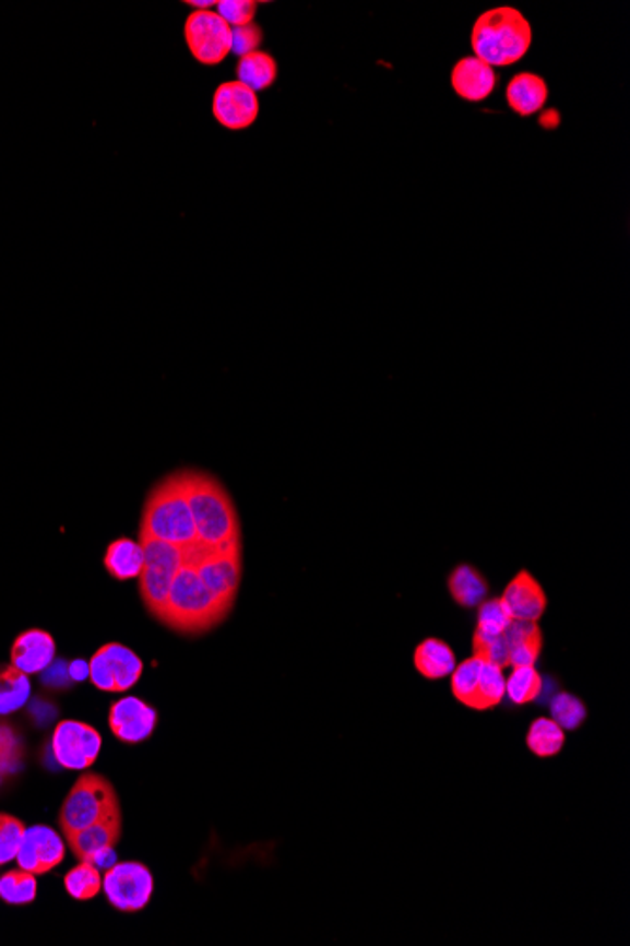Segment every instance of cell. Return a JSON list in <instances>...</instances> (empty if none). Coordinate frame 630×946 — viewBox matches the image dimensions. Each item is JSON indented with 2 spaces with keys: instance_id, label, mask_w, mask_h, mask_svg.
Masks as SVG:
<instances>
[{
  "instance_id": "obj_1",
  "label": "cell",
  "mask_w": 630,
  "mask_h": 946,
  "mask_svg": "<svg viewBox=\"0 0 630 946\" xmlns=\"http://www.w3.org/2000/svg\"><path fill=\"white\" fill-rule=\"evenodd\" d=\"M180 486L188 497L197 529V543L206 548H227L242 543V528L235 502L212 474L201 471H178Z\"/></svg>"
},
{
  "instance_id": "obj_2",
  "label": "cell",
  "mask_w": 630,
  "mask_h": 946,
  "mask_svg": "<svg viewBox=\"0 0 630 946\" xmlns=\"http://www.w3.org/2000/svg\"><path fill=\"white\" fill-rule=\"evenodd\" d=\"M230 611L233 605L202 582L193 565L183 564L174 577L159 622L178 634L201 635L222 624Z\"/></svg>"
},
{
  "instance_id": "obj_3",
  "label": "cell",
  "mask_w": 630,
  "mask_h": 946,
  "mask_svg": "<svg viewBox=\"0 0 630 946\" xmlns=\"http://www.w3.org/2000/svg\"><path fill=\"white\" fill-rule=\"evenodd\" d=\"M471 43L479 61L489 67H510L531 49L533 27L518 8H492L474 23Z\"/></svg>"
},
{
  "instance_id": "obj_4",
  "label": "cell",
  "mask_w": 630,
  "mask_h": 946,
  "mask_svg": "<svg viewBox=\"0 0 630 946\" xmlns=\"http://www.w3.org/2000/svg\"><path fill=\"white\" fill-rule=\"evenodd\" d=\"M140 535L152 536L180 548L197 544L193 515L188 497L181 489L178 473L168 474L152 487L142 512Z\"/></svg>"
},
{
  "instance_id": "obj_5",
  "label": "cell",
  "mask_w": 630,
  "mask_h": 946,
  "mask_svg": "<svg viewBox=\"0 0 630 946\" xmlns=\"http://www.w3.org/2000/svg\"><path fill=\"white\" fill-rule=\"evenodd\" d=\"M121 811L118 792L98 772H84L61 805L59 824L64 839Z\"/></svg>"
},
{
  "instance_id": "obj_6",
  "label": "cell",
  "mask_w": 630,
  "mask_h": 946,
  "mask_svg": "<svg viewBox=\"0 0 630 946\" xmlns=\"http://www.w3.org/2000/svg\"><path fill=\"white\" fill-rule=\"evenodd\" d=\"M144 548V567L139 577L140 598L153 618L161 619L176 572L186 564V552L180 546L163 543L152 536L140 535Z\"/></svg>"
},
{
  "instance_id": "obj_7",
  "label": "cell",
  "mask_w": 630,
  "mask_h": 946,
  "mask_svg": "<svg viewBox=\"0 0 630 946\" xmlns=\"http://www.w3.org/2000/svg\"><path fill=\"white\" fill-rule=\"evenodd\" d=\"M183 552L186 564L193 565L202 582L225 603L235 605L242 580V543L230 544L227 548H206L197 543Z\"/></svg>"
},
{
  "instance_id": "obj_8",
  "label": "cell",
  "mask_w": 630,
  "mask_h": 946,
  "mask_svg": "<svg viewBox=\"0 0 630 946\" xmlns=\"http://www.w3.org/2000/svg\"><path fill=\"white\" fill-rule=\"evenodd\" d=\"M186 43L197 63L215 67L233 51V27L212 10H194L183 27Z\"/></svg>"
},
{
  "instance_id": "obj_9",
  "label": "cell",
  "mask_w": 630,
  "mask_h": 946,
  "mask_svg": "<svg viewBox=\"0 0 630 946\" xmlns=\"http://www.w3.org/2000/svg\"><path fill=\"white\" fill-rule=\"evenodd\" d=\"M142 673L144 663L140 655L119 642H108L91 655L90 681L100 691H129L139 684Z\"/></svg>"
},
{
  "instance_id": "obj_10",
  "label": "cell",
  "mask_w": 630,
  "mask_h": 946,
  "mask_svg": "<svg viewBox=\"0 0 630 946\" xmlns=\"http://www.w3.org/2000/svg\"><path fill=\"white\" fill-rule=\"evenodd\" d=\"M155 880L144 863H114L103 877V891L114 909L139 912L152 901Z\"/></svg>"
},
{
  "instance_id": "obj_11",
  "label": "cell",
  "mask_w": 630,
  "mask_h": 946,
  "mask_svg": "<svg viewBox=\"0 0 630 946\" xmlns=\"http://www.w3.org/2000/svg\"><path fill=\"white\" fill-rule=\"evenodd\" d=\"M103 737L93 725L78 720H63L57 724L51 737V752L59 766L69 771H84L97 761Z\"/></svg>"
},
{
  "instance_id": "obj_12",
  "label": "cell",
  "mask_w": 630,
  "mask_h": 946,
  "mask_svg": "<svg viewBox=\"0 0 630 946\" xmlns=\"http://www.w3.org/2000/svg\"><path fill=\"white\" fill-rule=\"evenodd\" d=\"M259 97L248 85L225 82L215 90L212 98V114L229 131H243L259 118Z\"/></svg>"
},
{
  "instance_id": "obj_13",
  "label": "cell",
  "mask_w": 630,
  "mask_h": 946,
  "mask_svg": "<svg viewBox=\"0 0 630 946\" xmlns=\"http://www.w3.org/2000/svg\"><path fill=\"white\" fill-rule=\"evenodd\" d=\"M123 836V815L121 811L106 816L90 828L78 831L67 839L72 854L80 862L95 863L97 867L106 865V858H114V849Z\"/></svg>"
},
{
  "instance_id": "obj_14",
  "label": "cell",
  "mask_w": 630,
  "mask_h": 946,
  "mask_svg": "<svg viewBox=\"0 0 630 946\" xmlns=\"http://www.w3.org/2000/svg\"><path fill=\"white\" fill-rule=\"evenodd\" d=\"M159 714L140 697H123L111 705L108 724L116 738L126 745H139L152 737Z\"/></svg>"
},
{
  "instance_id": "obj_15",
  "label": "cell",
  "mask_w": 630,
  "mask_h": 946,
  "mask_svg": "<svg viewBox=\"0 0 630 946\" xmlns=\"http://www.w3.org/2000/svg\"><path fill=\"white\" fill-rule=\"evenodd\" d=\"M63 837L57 833L56 829L48 826H33L25 829L22 847L17 852V867L31 871L35 875H46L49 871L56 870L57 865H61L64 860Z\"/></svg>"
},
{
  "instance_id": "obj_16",
  "label": "cell",
  "mask_w": 630,
  "mask_h": 946,
  "mask_svg": "<svg viewBox=\"0 0 630 946\" xmlns=\"http://www.w3.org/2000/svg\"><path fill=\"white\" fill-rule=\"evenodd\" d=\"M508 613L521 622H538L547 608V595L533 572H518L500 595Z\"/></svg>"
},
{
  "instance_id": "obj_17",
  "label": "cell",
  "mask_w": 630,
  "mask_h": 946,
  "mask_svg": "<svg viewBox=\"0 0 630 946\" xmlns=\"http://www.w3.org/2000/svg\"><path fill=\"white\" fill-rule=\"evenodd\" d=\"M56 640L44 629H27L15 637L10 663L25 675H38L56 660Z\"/></svg>"
},
{
  "instance_id": "obj_18",
  "label": "cell",
  "mask_w": 630,
  "mask_h": 946,
  "mask_svg": "<svg viewBox=\"0 0 630 946\" xmlns=\"http://www.w3.org/2000/svg\"><path fill=\"white\" fill-rule=\"evenodd\" d=\"M451 87L468 103H482L497 87V74L478 57H464L451 70Z\"/></svg>"
},
{
  "instance_id": "obj_19",
  "label": "cell",
  "mask_w": 630,
  "mask_h": 946,
  "mask_svg": "<svg viewBox=\"0 0 630 946\" xmlns=\"http://www.w3.org/2000/svg\"><path fill=\"white\" fill-rule=\"evenodd\" d=\"M502 635L510 648V667H534L544 648V635L538 622L512 619Z\"/></svg>"
},
{
  "instance_id": "obj_20",
  "label": "cell",
  "mask_w": 630,
  "mask_h": 946,
  "mask_svg": "<svg viewBox=\"0 0 630 946\" xmlns=\"http://www.w3.org/2000/svg\"><path fill=\"white\" fill-rule=\"evenodd\" d=\"M549 97L546 80L536 76L533 72H520L510 80L506 87V103L521 118L534 116L540 111Z\"/></svg>"
},
{
  "instance_id": "obj_21",
  "label": "cell",
  "mask_w": 630,
  "mask_h": 946,
  "mask_svg": "<svg viewBox=\"0 0 630 946\" xmlns=\"http://www.w3.org/2000/svg\"><path fill=\"white\" fill-rule=\"evenodd\" d=\"M414 665L417 673L429 678V681H440L453 673V669L457 667V658L453 648L442 639H425L417 645L414 652Z\"/></svg>"
},
{
  "instance_id": "obj_22",
  "label": "cell",
  "mask_w": 630,
  "mask_h": 946,
  "mask_svg": "<svg viewBox=\"0 0 630 946\" xmlns=\"http://www.w3.org/2000/svg\"><path fill=\"white\" fill-rule=\"evenodd\" d=\"M144 567V548L142 544L129 536H121L106 548L105 569L116 580H134L140 577Z\"/></svg>"
},
{
  "instance_id": "obj_23",
  "label": "cell",
  "mask_w": 630,
  "mask_h": 946,
  "mask_svg": "<svg viewBox=\"0 0 630 946\" xmlns=\"http://www.w3.org/2000/svg\"><path fill=\"white\" fill-rule=\"evenodd\" d=\"M448 590L451 599L468 611L478 608L489 595V584L484 575L468 564H461L451 571Z\"/></svg>"
},
{
  "instance_id": "obj_24",
  "label": "cell",
  "mask_w": 630,
  "mask_h": 946,
  "mask_svg": "<svg viewBox=\"0 0 630 946\" xmlns=\"http://www.w3.org/2000/svg\"><path fill=\"white\" fill-rule=\"evenodd\" d=\"M238 82L248 85L251 91H264L274 85L277 78L276 59L266 51H253L240 57L236 64Z\"/></svg>"
},
{
  "instance_id": "obj_25",
  "label": "cell",
  "mask_w": 630,
  "mask_h": 946,
  "mask_svg": "<svg viewBox=\"0 0 630 946\" xmlns=\"http://www.w3.org/2000/svg\"><path fill=\"white\" fill-rule=\"evenodd\" d=\"M31 681L20 669L10 665H0V717L14 714L23 709L31 699Z\"/></svg>"
},
{
  "instance_id": "obj_26",
  "label": "cell",
  "mask_w": 630,
  "mask_h": 946,
  "mask_svg": "<svg viewBox=\"0 0 630 946\" xmlns=\"http://www.w3.org/2000/svg\"><path fill=\"white\" fill-rule=\"evenodd\" d=\"M564 730L551 718H536L526 731V746L534 756L547 759L555 758L564 748Z\"/></svg>"
},
{
  "instance_id": "obj_27",
  "label": "cell",
  "mask_w": 630,
  "mask_h": 946,
  "mask_svg": "<svg viewBox=\"0 0 630 946\" xmlns=\"http://www.w3.org/2000/svg\"><path fill=\"white\" fill-rule=\"evenodd\" d=\"M484 661L472 655L463 663H459L457 667L451 673V694L457 699L459 703L468 707V709L478 710V684L479 669Z\"/></svg>"
},
{
  "instance_id": "obj_28",
  "label": "cell",
  "mask_w": 630,
  "mask_h": 946,
  "mask_svg": "<svg viewBox=\"0 0 630 946\" xmlns=\"http://www.w3.org/2000/svg\"><path fill=\"white\" fill-rule=\"evenodd\" d=\"M512 675L506 681V696L513 705H528L542 696L544 678L536 667H512Z\"/></svg>"
},
{
  "instance_id": "obj_29",
  "label": "cell",
  "mask_w": 630,
  "mask_h": 946,
  "mask_svg": "<svg viewBox=\"0 0 630 946\" xmlns=\"http://www.w3.org/2000/svg\"><path fill=\"white\" fill-rule=\"evenodd\" d=\"M64 888L70 894V898L78 901H90L97 898L98 891L103 890V877L97 865L91 862H80L76 867L67 873L64 877Z\"/></svg>"
},
{
  "instance_id": "obj_30",
  "label": "cell",
  "mask_w": 630,
  "mask_h": 946,
  "mask_svg": "<svg viewBox=\"0 0 630 946\" xmlns=\"http://www.w3.org/2000/svg\"><path fill=\"white\" fill-rule=\"evenodd\" d=\"M35 873L20 870L8 871L0 877V899L7 901L8 904H28L36 899Z\"/></svg>"
},
{
  "instance_id": "obj_31",
  "label": "cell",
  "mask_w": 630,
  "mask_h": 946,
  "mask_svg": "<svg viewBox=\"0 0 630 946\" xmlns=\"http://www.w3.org/2000/svg\"><path fill=\"white\" fill-rule=\"evenodd\" d=\"M506 696V678L499 665L484 661L479 669L478 710H489L502 703Z\"/></svg>"
},
{
  "instance_id": "obj_32",
  "label": "cell",
  "mask_w": 630,
  "mask_h": 946,
  "mask_svg": "<svg viewBox=\"0 0 630 946\" xmlns=\"http://www.w3.org/2000/svg\"><path fill=\"white\" fill-rule=\"evenodd\" d=\"M551 720L561 725L564 731H575L582 728L583 722L587 720V707L583 705L580 697L561 691L559 696L554 697V701L549 705Z\"/></svg>"
},
{
  "instance_id": "obj_33",
  "label": "cell",
  "mask_w": 630,
  "mask_h": 946,
  "mask_svg": "<svg viewBox=\"0 0 630 946\" xmlns=\"http://www.w3.org/2000/svg\"><path fill=\"white\" fill-rule=\"evenodd\" d=\"M22 738L12 725L0 720V784L22 769Z\"/></svg>"
},
{
  "instance_id": "obj_34",
  "label": "cell",
  "mask_w": 630,
  "mask_h": 946,
  "mask_svg": "<svg viewBox=\"0 0 630 946\" xmlns=\"http://www.w3.org/2000/svg\"><path fill=\"white\" fill-rule=\"evenodd\" d=\"M474 655L482 661L499 665L500 669L510 667V648L506 642L504 635H487L474 631L472 640Z\"/></svg>"
},
{
  "instance_id": "obj_35",
  "label": "cell",
  "mask_w": 630,
  "mask_h": 946,
  "mask_svg": "<svg viewBox=\"0 0 630 946\" xmlns=\"http://www.w3.org/2000/svg\"><path fill=\"white\" fill-rule=\"evenodd\" d=\"M512 616L508 613L502 599H485L484 603L478 606V624L476 631L487 635H502L506 627L512 624Z\"/></svg>"
},
{
  "instance_id": "obj_36",
  "label": "cell",
  "mask_w": 630,
  "mask_h": 946,
  "mask_svg": "<svg viewBox=\"0 0 630 946\" xmlns=\"http://www.w3.org/2000/svg\"><path fill=\"white\" fill-rule=\"evenodd\" d=\"M25 824L12 815H0V865L15 860L23 836H25Z\"/></svg>"
},
{
  "instance_id": "obj_37",
  "label": "cell",
  "mask_w": 630,
  "mask_h": 946,
  "mask_svg": "<svg viewBox=\"0 0 630 946\" xmlns=\"http://www.w3.org/2000/svg\"><path fill=\"white\" fill-rule=\"evenodd\" d=\"M215 7L217 14L235 28L251 25L257 14V2L253 0H222Z\"/></svg>"
},
{
  "instance_id": "obj_38",
  "label": "cell",
  "mask_w": 630,
  "mask_h": 946,
  "mask_svg": "<svg viewBox=\"0 0 630 946\" xmlns=\"http://www.w3.org/2000/svg\"><path fill=\"white\" fill-rule=\"evenodd\" d=\"M261 43H263V28L255 23L246 25V27L233 28V51L230 54L238 57L248 56V54L257 51Z\"/></svg>"
},
{
  "instance_id": "obj_39",
  "label": "cell",
  "mask_w": 630,
  "mask_h": 946,
  "mask_svg": "<svg viewBox=\"0 0 630 946\" xmlns=\"http://www.w3.org/2000/svg\"><path fill=\"white\" fill-rule=\"evenodd\" d=\"M69 676L72 681L90 678V663H85L84 660L72 661L69 665Z\"/></svg>"
},
{
  "instance_id": "obj_40",
  "label": "cell",
  "mask_w": 630,
  "mask_h": 946,
  "mask_svg": "<svg viewBox=\"0 0 630 946\" xmlns=\"http://www.w3.org/2000/svg\"><path fill=\"white\" fill-rule=\"evenodd\" d=\"M186 4H188V7H193L194 10H209L210 7H215L217 2H214V0H204V2H197V0H188Z\"/></svg>"
}]
</instances>
